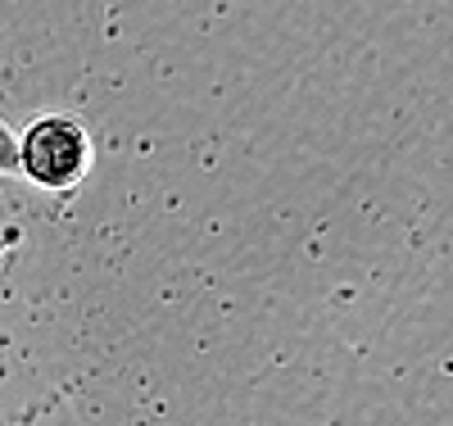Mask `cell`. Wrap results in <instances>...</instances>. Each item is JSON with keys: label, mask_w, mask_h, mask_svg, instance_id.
<instances>
[{"label": "cell", "mask_w": 453, "mask_h": 426, "mask_svg": "<svg viewBox=\"0 0 453 426\" xmlns=\"http://www.w3.org/2000/svg\"><path fill=\"white\" fill-rule=\"evenodd\" d=\"M0 177H19V136L0 119Z\"/></svg>", "instance_id": "2"}, {"label": "cell", "mask_w": 453, "mask_h": 426, "mask_svg": "<svg viewBox=\"0 0 453 426\" xmlns=\"http://www.w3.org/2000/svg\"><path fill=\"white\" fill-rule=\"evenodd\" d=\"M91 173V136L68 113H46L19 136V177L42 190H73Z\"/></svg>", "instance_id": "1"}]
</instances>
